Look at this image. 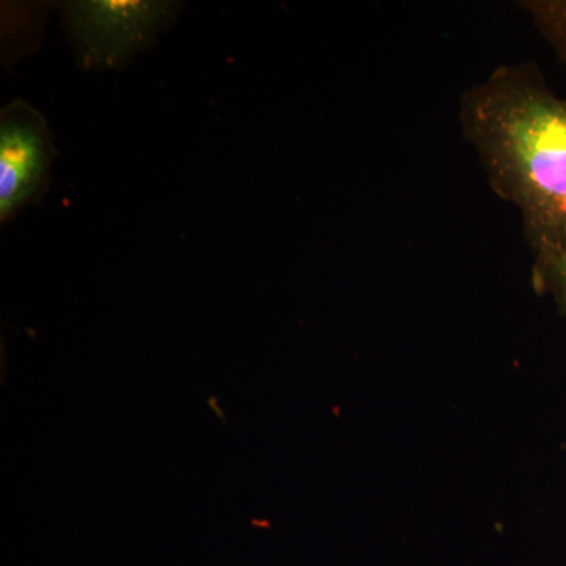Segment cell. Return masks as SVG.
Here are the masks:
<instances>
[{
	"instance_id": "5b68a950",
	"label": "cell",
	"mask_w": 566,
	"mask_h": 566,
	"mask_svg": "<svg viewBox=\"0 0 566 566\" xmlns=\"http://www.w3.org/2000/svg\"><path fill=\"white\" fill-rule=\"evenodd\" d=\"M532 285L538 294H551L560 315L566 316V237L557 252L532 271Z\"/></svg>"
},
{
	"instance_id": "277c9868",
	"label": "cell",
	"mask_w": 566,
	"mask_h": 566,
	"mask_svg": "<svg viewBox=\"0 0 566 566\" xmlns=\"http://www.w3.org/2000/svg\"><path fill=\"white\" fill-rule=\"evenodd\" d=\"M521 7L557 57L566 63V0H526Z\"/></svg>"
},
{
	"instance_id": "6da1fadb",
	"label": "cell",
	"mask_w": 566,
	"mask_h": 566,
	"mask_svg": "<svg viewBox=\"0 0 566 566\" xmlns=\"http://www.w3.org/2000/svg\"><path fill=\"white\" fill-rule=\"evenodd\" d=\"M458 117L491 189L520 211L538 270L566 237V99L532 63L501 65L463 92Z\"/></svg>"
},
{
	"instance_id": "3957f363",
	"label": "cell",
	"mask_w": 566,
	"mask_h": 566,
	"mask_svg": "<svg viewBox=\"0 0 566 566\" xmlns=\"http://www.w3.org/2000/svg\"><path fill=\"white\" fill-rule=\"evenodd\" d=\"M57 150L46 118L24 99L0 112V219L7 223L44 191Z\"/></svg>"
},
{
	"instance_id": "7a4b0ae2",
	"label": "cell",
	"mask_w": 566,
	"mask_h": 566,
	"mask_svg": "<svg viewBox=\"0 0 566 566\" xmlns=\"http://www.w3.org/2000/svg\"><path fill=\"white\" fill-rule=\"evenodd\" d=\"M174 11L172 2L80 0L65 3L63 20L85 66L118 69L155 40Z\"/></svg>"
}]
</instances>
